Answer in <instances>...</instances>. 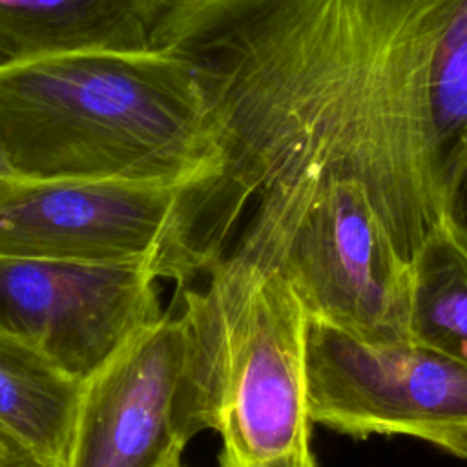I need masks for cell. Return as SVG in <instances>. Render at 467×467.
I'll use <instances>...</instances> for the list:
<instances>
[{
    "label": "cell",
    "mask_w": 467,
    "mask_h": 467,
    "mask_svg": "<svg viewBox=\"0 0 467 467\" xmlns=\"http://www.w3.org/2000/svg\"><path fill=\"white\" fill-rule=\"evenodd\" d=\"M0 148L26 179L184 184L212 168L192 69L161 49L0 64Z\"/></svg>",
    "instance_id": "cell-1"
},
{
    "label": "cell",
    "mask_w": 467,
    "mask_h": 467,
    "mask_svg": "<svg viewBox=\"0 0 467 467\" xmlns=\"http://www.w3.org/2000/svg\"><path fill=\"white\" fill-rule=\"evenodd\" d=\"M184 290V367L175 427L248 463L310 452L306 312L281 274L235 248Z\"/></svg>",
    "instance_id": "cell-2"
},
{
    "label": "cell",
    "mask_w": 467,
    "mask_h": 467,
    "mask_svg": "<svg viewBox=\"0 0 467 467\" xmlns=\"http://www.w3.org/2000/svg\"><path fill=\"white\" fill-rule=\"evenodd\" d=\"M306 398L336 432L410 436L467 460V359L414 337L367 341L306 317Z\"/></svg>",
    "instance_id": "cell-3"
},
{
    "label": "cell",
    "mask_w": 467,
    "mask_h": 467,
    "mask_svg": "<svg viewBox=\"0 0 467 467\" xmlns=\"http://www.w3.org/2000/svg\"><path fill=\"white\" fill-rule=\"evenodd\" d=\"M146 263H80L0 255V332L86 381L162 319Z\"/></svg>",
    "instance_id": "cell-4"
},
{
    "label": "cell",
    "mask_w": 467,
    "mask_h": 467,
    "mask_svg": "<svg viewBox=\"0 0 467 467\" xmlns=\"http://www.w3.org/2000/svg\"><path fill=\"white\" fill-rule=\"evenodd\" d=\"M181 188L109 179L5 177L0 181V255L146 263L162 279Z\"/></svg>",
    "instance_id": "cell-5"
},
{
    "label": "cell",
    "mask_w": 467,
    "mask_h": 467,
    "mask_svg": "<svg viewBox=\"0 0 467 467\" xmlns=\"http://www.w3.org/2000/svg\"><path fill=\"white\" fill-rule=\"evenodd\" d=\"M184 348L181 316L164 314L89 376L62 467H166L182 454L175 403Z\"/></svg>",
    "instance_id": "cell-6"
},
{
    "label": "cell",
    "mask_w": 467,
    "mask_h": 467,
    "mask_svg": "<svg viewBox=\"0 0 467 467\" xmlns=\"http://www.w3.org/2000/svg\"><path fill=\"white\" fill-rule=\"evenodd\" d=\"M170 0H0V64L64 53L153 49Z\"/></svg>",
    "instance_id": "cell-7"
},
{
    "label": "cell",
    "mask_w": 467,
    "mask_h": 467,
    "mask_svg": "<svg viewBox=\"0 0 467 467\" xmlns=\"http://www.w3.org/2000/svg\"><path fill=\"white\" fill-rule=\"evenodd\" d=\"M82 383L35 347L0 332V427L38 467H62Z\"/></svg>",
    "instance_id": "cell-8"
},
{
    "label": "cell",
    "mask_w": 467,
    "mask_h": 467,
    "mask_svg": "<svg viewBox=\"0 0 467 467\" xmlns=\"http://www.w3.org/2000/svg\"><path fill=\"white\" fill-rule=\"evenodd\" d=\"M409 265L410 337L467 359V237L441 219Z\"/></svg>",
    "instance_id": "cell-9"
},
{
    "label": "cell",
    "mask_w": 467,
    "mask_h": 467,
    "mask_svg": "<svg viewBox=\"0 0 467 467\" xmlns=\"http://www.w3.org/2000/svg\"><path fill=\"white\" fill-rule=\"evenodd\" d=\"M429 104L447 184L467 151V0H456L434 40Z\"/></svg>",
    "instance_id": "cell-10"
},
{
    "label": "cell",
    "mask_w": 467,
    "mask_h": 467,
    "mask_svg": "<svg viewBox=\"0 0 467 467\" xmlns=\"http://www.w3.org/2000/svg\"><path fill=\"white\" fill-rule=\"evenodd\" d=\"M219 467H319V465H317V460L312 451L303 452V454H294V456H283V458H275V460H268V462H255V463L241 462V460L221 451Z\"/></svg>",
    "instance_id": "cell-11"
},
{
    "label": "cell",
    "mask_w": 467,
    "mask_h": 467,
    "mask_svg": "<svg viewBox=\"0 0 467 467\" xmlns=\"http://www.w3.org/2000/svg\"><path fill=\"white\" fill-rule=\"evenodd\" d=\"M0 467H38L33 454L0 427Z\"/></svg>",
    "instance_id": "cell-12"
},
{
    "label": "cell",
    "mask_w": 467,
    "mask_h": 467,
    "mask_svg": "<svg viewBox=\"0 0 467 467\" xmlns=\"http://www.w3.org/2000/svg\"><path fill=\"white\" fill-rule=\"evenodd\" d=\"M11 175H15V173H13L9 162H7V159H5V155H4V151L0 148V181L5 179V177H11Z\"/></svg>",
    "instance_id": "cell-13"
},
{
    "label": "cell",
    "mask_w": 467,
    "mask_h": 467,
    "mask_svg": "<svg viewBox=\"0 0 467 467\" xmlns=\"http://www.w3.org/2000/svg\"><path fill=\"white\" fill-rule=\"evenodd\" d=\"M166 467H186V465L182 463V454L173 456V458L168 462V465H166Z\"/></svg>",
    "instance_id": "cell-14"
}]
</instances>
